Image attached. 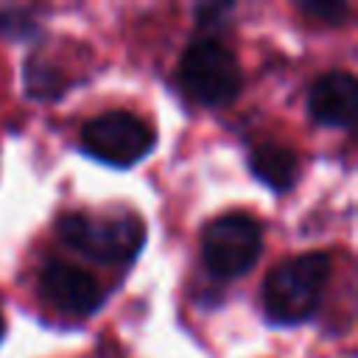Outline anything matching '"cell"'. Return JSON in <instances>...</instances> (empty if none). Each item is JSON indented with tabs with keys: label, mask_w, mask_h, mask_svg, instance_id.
<instances>
[{
	"label": "cell",
	"mask_w": 358,
	"mask_h": 358,
	"mask_svg": "<svg viewBox=\"0 0 358 358\" xmlns=\"http://www.w3.org/2000/svg\"><path fill=\"white\" fill-rule=\"evenodd\" d=\"M333 274L330 252H302L280 260L263 280V313L274 327H296L316 316Z\"/></svg>",
	"instance_id": "cell-1"
},
{
	"label": "cell",
	"mask_w": 358,
	"mask_h": 358,
	"mask_svg": "<svg viewBox=\"0 0 358 358\" xmlns=\"http://www.w3.org/2000/svg\"><path fill=\"white\" fill-rule=\"evenodd\" d=\"M59 241L98 266H129L145 243V224L131 213H64L56 224Z\"/></svg>",
	"instance_id": "cell-2"
},
{
	"label": "cell",
	"mask_w": 358,
	"mask_h": 358,
	"mask_svg": "<svg viewBox=\"0 0 358 358\" xmlns=\"http://www.w3.org/2000/svg\"><path fill=\"white\" fill-rule=\"evenodd\" d=\"M176 78L182 92L201 106H229L243 92V70L238 56L215 36L193 39L179 56Z\"/></svg>",
	"instance_id": "cell-3"
},
{
	"label": "cell",
	"mask_w": 358,
	"mask_h": 358,
	"mask_svg": "<svg viewBox=\"0 0 358 358\" xmlns=\"http://www.w3.org/2000/svg\"><path fill=\"white\" fill-rule=\"evenodd\" d=\"M157 145V134L148 120L126 109H109L90 117L81 126L78 148L95 162L112 168H131L143 162Z\"/></svg>",
	"instance_id": "cell-4"
},
{
	"label": "cell",
	"mask_w": 358,
	"mask_h": 358,
	"mask_svg": "<svg viewBox=\"0 0 358 358\" xmlns=\"http://www.w3.org/2000/svg\"><path fill=\"white\" fill-rule=\"evenodd\" d=\"M263 252V227L255 215L232 210L201 229V263L215 280H235L255 268Z\"/></svg>",
	"instance_id": "cell-5"
},
{
	"label": "cell",
	"mask_w": 358,
	"mask_h": 358,
	"mask_svg": "<svg viewBox=\"0 0 358 358\" xmlns=\"http://www.w3.org/2000/svg\"><path fill=\"white\" fill-rule=\"evenodd\" d=\"M39 294L56 310L70 316H92L106 302V291L95 274L56 257L48 260L39 271Z\"/></svg>",
	"instance_id": "cell-6"
},
{
	"label": "cell",
	"mask_w": 358,
	"mask_h": 358,
	"mask_svg": "<svg viewBox=\"0 0 358 358\" xmlns=\"http://www.w3.org/2000/svg\"><path fill=\"white\" fill-rule=\"evenodd\" d=\"M358 109V81L347 70L319 76L308 90V115L324 129H352Z\"/></svg>",
	"instance_id": "cell-7"
},
{
	"label": "cell",
	"mask_w": 358,
	"mask_h": 358,
	"mask_svg": "<svg viewBox=\"0 0 358 358\" xmlns=\"http://www.w3.org/2000/svg\"><path fill=\"white\" fill-rule=\"evenodd\" d=\"M249 171L268 190L285 193L296 185L299 157H296L294 148H288L282 143H260L249 151Z\"/></svg>",
	"instance_id": "cell-8"
},
{
	"label": "cell",
	"mask_w": 358,
	"mask_h": 358,
	"mask_svg": "<svg viewBox=\"0 0 358 358\" xmlns=\"http://www.w3.org/2000/svg\"><path fill=\"white\" fill-rule=\"evenodd\" d=\"M36 31H39V25L28 8H20V6L0 8V36L3 39H28Z\"/></svg>",
	"instance_id": "cell-9"
},
{
	"label": "cell",
	"mask_w": 358,
	"mask_h": 358,
	"mask_svg": "<svg viewBox=\"0 0 358 358\" xmlns=\"http://www.w3.org/2000/svg\"><path fill=\"white\" fill-rule=\"evenodd\" d=\"M296 8L305 17L327 22V25H341L350 17V6L347 3H336V0H302V3H296Z\"/></svg>",
	"instance_id": "cell-10"
},
{
	"label": "cell",
	"mask_w": 358,
	"mask_h": 358,
	"mask_svg": "<svg viewBox=\"0 0 358 358\" xmlns=\"http://www.w3.org/2000/svg\"><path fill=\"white\" fill-rule=\"evenodd\" d=\"M3 336H6V316H3V310H0V341H3Z\"/></svg>",
	"instance_id": "cell-11"
}]
</instances>
